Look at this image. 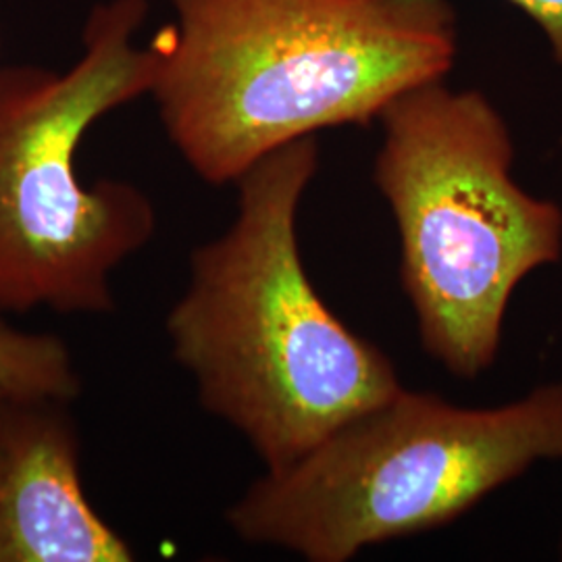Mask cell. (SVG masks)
I'll use <instances>...</instances> for the list:
<instances>
[{
    "label": "cell",
    "mask_w": 562,
    "mask_h": 562,
    "mask_svg": "<svg viewBox=\"0 0 562 562\" xmlns=\"http://www.w3.org/2000/svg\"><path fill=\"white\" fill-rule=\"evenodd\" d=\"M155 97L165 132L213 186L290 142L364 125L459 50L448 0H171Z\"/></svg>",
    "instance_id": "cell-1"
},
{
    "label": "cell",
    "mask_w": 562,
    "mask_h": 562,
    "mask_svg": "<svg viewBox=\"0 0 562 562\" xmlns=\"http://www.w3.org/2000/svg\"><path fill=\"white\" fill-rule=\"evenodd\" d=\"M317 167L308 136L236 181V220L192 252L165 323L202 408L240 431L267 471L402 390L385 352L329 311L304 269L296 220Z\"/></svg>",
    "instance_id": "cell-2"
},
{
    "label": "cell",
    "mask_w": 562,
    "mask_h": 562,
    "mask_svg": "<svg viewBox=\"0 0 562 562\" xmlns=\"http://www.w3.org/2000/svg\"><path fill=\"white\" fill-rule=\"evenodd\" d=\"M373 180L401 238L402 288L425 352L477 378L503 340L508 301L562 252V211L510 176L513 140L475 90L429 81L390 102Z\"/></svg>",
    "instance_id": "cell-3"
},
{
    "label": "cell",
    "mask_w": 562,
    "mask_h": 562,
    "mask_svg": "<svg viewBox=\"0 0 562 562\" xmlns=\"http://www.w3.org/2000/svg\"><path fill=\"white\" fill-rule=\"evenodd\" d=\"M538 461H562V383L492 408L402 387L265 471L225 519L244 542L344 562L459 519Z\"/></svg>",
    "instance_id": "cell-4"
},
{
    "label": "cell",
    "mask_w": 562,
    "mask_h": 562,
    "mask_svg": "<svg viewBox=\"0 0 562 562\" xmlns=\"http://www.w3.org/2000/svg\"><path fill=\"white\" fill-rule=\"evenodd\" d=\"M146 11V0L99 4L67 74L0 69V313H111V276L155 236L142 190L86 186L76 171L86 132L155 86L159 38L136 44Z\"/></svg>",
    "instance_id": "cell-5"
},
{
    "label": "cell",
    "mask_w": 562,
    "mask_h": 562,
    "mask_svg": "<svg viewBox=\"0 0 562 562\" xmlns=\"http://www.w3.org/2000/svg\"><path fill=\"white\" fill-rule=\"evenodd\" d=\"M71 401L0 390V562H130L81 483Z\"/></svg>",
    "instance_id": "cell-6"
},
{
    "label": "cell",
    "mask_w": 562,
    "mask_h": 562,
    "mask_svg": "<svg viewBox=\"0 0 562 562\" xmlns=\"http://www.w3.org/2000/svg\"><path fill=\"white\" fill-rule=\"evenodd\" d=\"M0 390L76 401L81 382L59 336L23 331L0 317Z\"/></svg>",
    "instance_id": "cell-7"
},
{
    "label": "cell",
    "mask_w": 562,
    "mask_h": 562,
    "mask_svg": "<svg viewBox=\"0 0 562 562\" xmlns=\"http://www.w3.org/2000/svg\"><path fill=\"white\" fill-rule=\"evenodd\" d=\"M536 21L550 44L552 57L562 63V0H508Z\"/></svg>",
    "instance_id": "cell-8"
}]
</instances>
